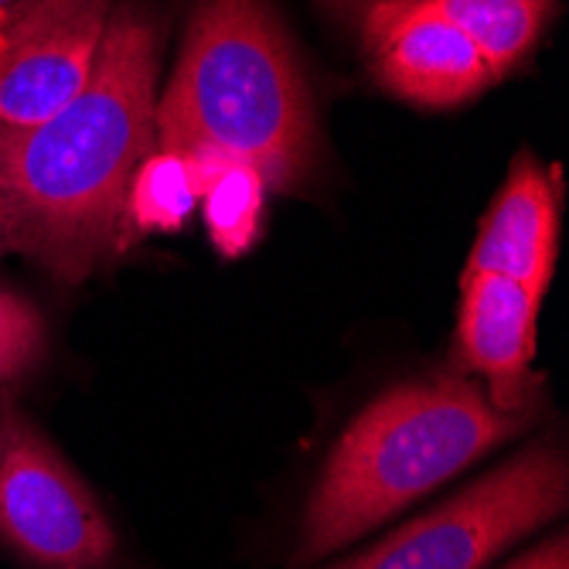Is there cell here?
Returning a JSON list of instances; mask_svg holds the SVG:
<instances>
[{
	"label": "cell",
	"mask_w": 569,
	"mask_h": 569,
	"mask_svg": "<svg viewBox=\"0 0 569 569\" xmlns=\"http://www.w3.org/2000/svg\"><path fill=\"white\" fill-rule=\"evenodd\" d=\"M44 355V325L38 310L0 287V382H8L28 369H34Z\"/></svg>",
	"instance_id": "cell-13"
},
{
	"label": "cell",
	"mask_w": 569,
	"mask_h": 569,
	"mask_svg": "<svg viewBox=\"0 0 569 569\" xmlns=\"http://www.w3.org/2000/svg\"><path fill=\"white\" fill-rule=\"evenodd\" d=\"M161 34L137 4L110 11L86 89L34 127L0 123L11 249L82 280L123 236L133 171L153 150Z\"/></svg>",
	"instance_id": "cell-1"
},
{
	"label": "cell",
	"mask_w": 569,
	"mask_h": 569,
	"mask_svg": "<svg viewBox=\"0 0 569 569\" xmlns=\"http://www.w3.org/2000/svg\"><path fill=\"white\" fill-rule=\"evenodd\" d=\"M4 4H11V0H0V8H4Z\"/></svg>",
	"instance_id": "cell-17"
},
{
	"label": "cell",
	"mask_w": 569,
	"mask_h": 569,
	"mask_svg": "<svg viewBox=\"0 0 569 569\" xmlns=\"http://www.w3.org/2000/svg\"><path fill=\"white\" fill-rule=\"evenodd\" d=\"M263 178L246 164L226 168L209 188L201 191L204 222H209L212 242L226 256H242L260 232L263 216Z\"/></svg>",
	"instance_id": "cell-12"
},
{
	"label": "cell",
	"mask_w": 569,
	"mask_h": 569,
	"mask_svg": "<svg viewBox=\"0 0 569 569\" xmlns=\"http://www.w3.org/2000/svg\"><path fill=\"white\" fill-rule=\"evenodd\" d=\"M0 536L51 569H99L117 549L96 498L14 409L0 412Z\"/></svg>",
	"instance_id": "cell-5"
},
{
	"label": "cell",
	"mask_w": 569,
	"mask_h": 569,
	"mask_svg": "<svg viewBox=\"0 0 569 569\" xmlns=\"http://www.w3.org/2000/svg\"><path fill=\"white\" fill-rule=\"evenodd\" d=\"M566 498V453L542 440L335 569H481L562 515Z\"/></svg>",
	"instance_id": "cell-4"
},
{
	"label": "cell",
	"mask_w": 569,
	"mask_h": 569,
	"mask_svg": "<svg viewBox=\"0 0 569 569\" xmlns=\"http://www.w3.org/2000/svg\"><path fill=\"white\" fill-rule=\"evenodd\" d=\"M331 4L335 8H361V11H366L369 4H376V0H331Z\"/></svg>",
	"instance_id": "cell-16"
},
{
	"label": "cell",
	"mask_w": 569,
	"mask_h": 569,
	"mask_svg": "<svg viewBox=\"0 0 569 569\" xmlns=\"http://www.w3.org/2000/svg\"><path fill=\"white\" fill-rule=\"evenodd\" d=\"M11 252V216H8V194L0 184V256Z\"/></svg>",
	"instance_id": "cell-15"
},
{
	"label": "cell",
	"mask_w": 569,
	"mask_h": 569,
	"mask_svg": "<svg viewBox=\"0 0 569 569\" xmlns=\"http://www.w3.org/2000/svg\"><path fill=\"white\" fill-rule=\"evenodd\" d=\"M539 293L495 273H463L457 351L463 366L488 379V399L501 412H526L532 402L529 361L536 351Z\"/></svg>",
	"instance_id": "cell-8"
},
{
	"label": "cell",
	"mask_w": 569,
	"mask_h": 569,
	"mask_svg": "<svg viewBox=\"0 0 569 569\" xmlns=\"http://www.w3.org/2000/svg\"><path fill=\"white\" fill-rule=\"evenodd\" d=\"M198 201V188L181 153L150 150L130 178L123 201V232L181 229Z\"/></svg>",
	"instance_id": "cell-11"
},
{
	"label": "cell",
	"mask_w": 569,
	"mask_h": 569,
	"mask_svg": "<svg viewBox=\"0 0 569 569\" xmlns=\"http://www.w3.org/2000/svg\"><path fill=\"white\" fill-rule=\"evenodd\" d=\"M526 420V412H501L478 382L453 372L389 389L331 450L303 515L297 559H325L376 529L511 440Z\"/></svg>",
	"instance_id": "cell-3"
},
{
	"label": "cell",
	"mask_w": 569,
	"mask_h": 569,
	"mask_svg": "<svg viewBox=\"0 0 569 569\" xmlns=\"http://www.w3.org/2000/svg\"><path fill=\"white\" fill-rule=\"evenodd\" d=\"M110 0H11L0 8V123L34 127L86 89Z\"/></svg>",
	"instance_id": "cell-6"
},
{
	"label": "cell",
	"mask_w": 569,
	"mask_h": 569,
	"mask_svg": "<svg viewBox=\"0 0 569 569\" xmlns=\"http://www.w3.org/2000/svg\"><path fill=\"white\" fill-rule=\"evenodd\" d=\"M559 246V178L532 153H519L491 201L471 249L468 273H495L546 293Z\"/></svg>",
	"instance_id": "cell-9"
},
{
	"label": "cell",
	"mask_w": 569,
	"mask_h": 569,
	"mask_svg": "<svg viewBox=\"0 0 569 569\" xmlns=\"http://www.w3.org/2000/svg\"><path fill=\"white\" fill-rule=\"evenodd\" d=\"M420 4L468 34L495 76L522 62L552 11V0H420Z\"/></svg>",
	"instance_id": "cell-10"
},
{
	"label": "cell",
	"mask_w": 569,
	"mask_h": 569,
	"mask_svg": "<svg viewBox=\"0 0 569 569\" xmlns=\"http://www.w3.org/2000/svg\"><path fill=\"white\" fill-rule=\"evenodd\" d=\"M153 150L181 153L198 198L232 164L273 191H293L315 171V102L267 0H198L153 110Z\"/></svg>",
	"instance_id": "cell-2"
},
{
	"label": "cell",
	"mask_w": 569,
	"mask_h": 569,
	"mask_svg": "<svg viewBox=\"0 0 569 569\" xmlns=\"http://www.w3.org/2000/svg\"><path fill=\"white\" fill-rule=\"evenodd\" d=\"M508 569H569V542H566V536H556V539L536 546L529 556H522Z\"/></svg>",
	"instance_id": "cell-14"
},
{
	"label": "cell",
	"mask_w": 569,
	"mask_h": 569,
	"mask_svg": "<svg viewBox=\"0 0 569 569\" xmlns=\"http://www.w3.org/2000/svg\"><path fill=\"white\" fill-rule=\"evenodd\" d=\"M361 41L379 86L420 107H457L498 79L468 34L420 0L369 4Z\"/></svg>",
	"instance_id": "cell-7"
}]
</instances>
